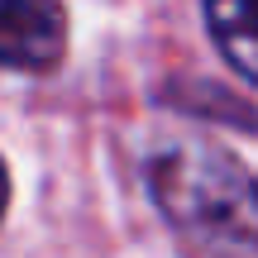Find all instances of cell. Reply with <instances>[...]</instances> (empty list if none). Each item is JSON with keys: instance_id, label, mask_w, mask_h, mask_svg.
<instances>
[{"instance_id": "cell-4", "label": "cell", "mask_w": 258, "mask_h": 258, "mask_svg": "<svg viewBox=\"0 0 258 258\" xmlns=\"http://www.w3.org/2000/svg\"><path fill=\"white\" fill-rule=\"evenodd\" d=\"M5 206H10V172H5V163H0V215H5Z\"/></svg>"}, {"instance_id": "cell-1", "label": "cell", "mask_w": 258, "mask_h": 258, "mask_svg": "<svg viewBox=\"0 0 258 258\" xmlns=\"http://www.w3.org/2000/svg\"><path fill=\"white\" fill-rule=\"evenodd\" d=\"M163 220L206 258L258 253V177L206 134H172L144 163Z\"/></svg>"}, {"instance_id": "cell-3", "label": "cell", "mask_w": 258, "mask_h": 258, "mask_svg": "<svg viewBox=\"0 0 258 258\" xmlns=\"http://www.w3.org/2000/svg\"><path fill=\"white\" fill-rule=\"evenodd\" d=\"M206 19L230 67L258 86V0H206Z\"/></svg>"}, {"instance_id": "cell-2", "label": "cell", "mask_w": 258, "mask_h": 258, "mask_svg": "<svg viewBox=\"0 0 258 258\" xmlns=\"http://www.w3.org/2000/svg\"><path fill=\"white\" fill-rule=\"evenodd\" d=\"M67 48L62 0H0V67L48 72Z\"/></svg>"}]
</instances>
